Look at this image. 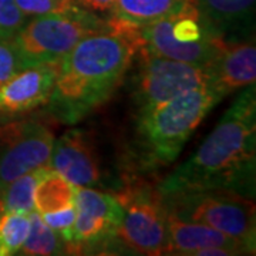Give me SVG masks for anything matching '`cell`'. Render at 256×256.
<instances>
[{
	"instance_id": "6da1fadb",
	"label": "cell",
	"mask_w": 256,
	"mask_h": 256,
	"mask_svg": "<svg viewBox=\"0 0 256 256\" xmlns=\"http://www.w3.org/2000/svg\"><path fill=\"white\" fill-rule=\"evenodd\" d=\"M256 87L242 92L186 161L158 185L162 196L191 191H230L255 200Z\"/></svg>"
},
{
	"instance_id": "7a4b0ae2",
	"label": "cell",
	"mask_w": 256,
	"mask_h": 256,
	"mask_svg": "<svg viewBox=\"0 0 256 256\" xmlns=\"http://www.w3.org/2000/svg\"><path fill=\"white\" fill-rule=\"evenodd\" d=\"M137 52L136 32L108 24L86 37L58 63L48 114L67 126L90 116L118 88Z\"/></svg>"
},
{
	"instance_id": "3957f363",
	"label": "cell",
	"mask_w": 256,
	"mask_h": 256,
	"mask_svg": "<svg viewBox=\"0 0 256 256\" xmlns=\"http://www.w3.org/2000/svg\"><path fill=\"white\" fill-rule=\"evenodd\" d=\"M220 101L222 98L210 87H202L137 116L141 164L148 168L172 164L192 132Z\"/></svg>"
},
{
	"instance_id": "277c9868",
	"label": "cell",
	"mask_w": 256,
	"mask_h": 256,
	"mask_svg": "<svg viewBox=\"0 0 256 256\" xmlns=\"http://www.w3.org/2000/svg\"><path fill=\"white\" fill-rule=\"evenodd\" d=\"M138 50L206 67L226 42L202 18L191 0L180 9L136 32Z\"/></svg>"
},
{
	"instance_id": "5b68a950",
	"label": "cell",
	"mask_w": 256,
	"mask_h": 256,
	"mask_svg": "<svg viewBox=\"0 0 256 256\" xmlns=\"http://www.w3.org/2000/svg\"><path fill=\"white\" fill-rule=\"evenodd\" d=\"M108 28L107 20L82 8L28 18L10 38L23 68L62 62L86 37Z\"/></svg>"
},
{
	"instance_id": "8992f818",
	"label": "cell",
	"mask_w": 256,
	"mask_h": 256,
	"mask_svg": "<svg viewBox=\"0 0 256 256\" xmlns=\"http://www.w3.org/2000/svg\"><path fill=\"white\" fill-rule=\"evenodd\" d=\"M162 196V195H161ZM172 215L198 222L245 244L252 254L256 249L255 202L230 191H191L162 196Z\"/></svg>"
},
{
	"instance_id": "52a82bcc",
	"label": "cell",
	"mask_w": 256,
	"mask_h": 256,
	"mask_svg": "<svg viewBox=\"0 0 256 256\" xmlns=\"http://www.w3.org/2000/svg\"><path fill=\"white\" fill-rule=\"evenodd\" d=\"M132 98L137 116L154 110L184 92L208 87L205 67L182 63L138 50Z\"/></svg>"
},
{
	"instance_id": "ba28073f",
	"label": "cell",
	"mask_w": 256,
	"mask_h": 256,
	"mask_svg": "<svg viewBox=\"0 0 256 256\" xmlns=\"http://www.w3.org/2000/svg\"><path fill=\"white\" fill-rule=\"evenodd\" d=\"M117 198L122 208L118 240L140 255H164L166 208L158 190L128 186Z\"/></svg>"
},
{
	"instance_id": "9c48e42d",
	"label": "cell",
	"mask_w": 256,
	"mask_h": 256,
	"mask_svg": "<svg viewBox=\"0 0 256 256\" xmlns=\"http://www.w3.org/2000/svg\"><path fill=\"white\" fill-rule=\"evenodd\" d=\"M74 206L73 254L106 249L118 240L122 208L117 195L77 186Z\"/></svg>"
},
{
	"instance_id": "30bf717a",
	"label": "cell",
	"mask_w": 256,
	"mask_h": 256,
	"mask_svg": "<svg viewBox=\"0 0 256 256\" xmlns=\"http://www.w3.org/2000/svg\"><path fill=\"white\" fill-rule=\"evenodd\" d=\"M54 134L34 120L12 124L0 131V190L22 175L47 166Z\"/></svg>"
},
{
	"instance_id": "8fae6325",
	"label": "cell",
	"mask_w": 256,
	"mask_h": 256,
	"mask_svg": "<svg viewBox=\"0 0 256 256\" xmlns=\"http://www.w3.org/2000/svg\"><path fill=\"white\" fill-rule=\"evenodd\" d=\"M250 249L238 239L198 222L184 220L166 210L164 255H249Z\"/></svg>"
},
{
	"instance_id": "7c38bea8",
	"label": "cell",
	"mask_w": 256,
	"mask_h": 256,
	"mask_svg": "<svg viewBox=\"0 0 256 256\" xmlns=\"http://www.w3.org/2000/svg\"><path fill=\"white\" fill-rule=\"evenodd\" d=\"M48 166L76 186L94 188L102 178L90 136L80 128H72L54 138Z\"/></svg>"
},
{
	"instance_id": "4fadbf2b",
	"label": "cell",
	"mask_w": 256,
	"mask_h": 256,
	"mask_svg": "<svg viewBox=\"0 0 256 256\" xmlns=\"http://www.w3.org/2000/svg\"><path fill=\"white\" fill-rule=\"evenodd\" d=\"M208 87L224 100L230 92L256 82V47L254 38L225 42L206 67Z\"/></svg>"
},
{
	"instance_id": "5bb4252c",
	"label": "cell",
	"mask_w": 256,
	"mask_h": 256,
	"mask_svg": "<svg viewBox=\"0 0 256 256\" xmlns=\"http://www.w3.org/2000/svg\"><path fill=\"white\" fill-rule=\"evenodd\" d=\"M58 63L30 66L4 82L0 87V116L28 112L47 104Z\"/></svg>"
},
{
	"instance_id": "9a60e30c",
	"label": "cell",
	"mask_w": 256,
	"mask_h": 256,
	"mask_svg": "<svg viewBox=\"0 0 256 256\" xmlns=\"http://www.w3.org/2000/svg\"><path fill=\"white\" fill-rule=\"evenodd\" d=\"M201 16L226 42L250 38L256 0H191Z\"/></svg>"
},
{
	"instance_id": "2e32d148",
	"label": "cell",
	"mask_w": 256,
	"mask_h": 256,
	"mask_svg": "<svg viewBox=\"0 0 256 256\" xmlns=\"http://www.w3.org/2000/svg\"><path fill=\"white\" fill-rule=\"evenodd\" d=\"M186 0H114L107 23L111 28L137 32L180 9Z\"/></svg>"
},
{
	"instance_id": "e0dca14e",
	"label": "cell",
	"mask_w": 256,
	"mask_h": 256,
	"mask_svg": "<svg viewBox=\"0 0 256 256\" xmlns=\"http://www.w3.org/2000/svg\"><path fill=\"white\" fill-rule=\"evenodd\" d=\"M76 192L77 186L74 184L48 166L34 191V210L47 214L73 206Z\"/></svg>"
},
{
	"instance_id": "ac0fdd59",
	"label": "cell",
	"mask_w": 256,
	"mask_h": 256,
	"mask_svg": "<svg viewBox=\"0 0 256 256\" xmlns=\"http://www.w3.org/2000/svg\"><path fill=\"white\" fill-rule=\"evenodd\" d=\"M47 166L37 168L32 172L22 175L0 190V214L22 212L30 214L34 210V191L40 178L47 171Z\"/></svg>"
},
{
	"instance_id": "d6986e66",
	"label": "cell",
	"mask_w": 256,
	"mask_h": 256,
	"mask_svg": "<svg viewBox=\"0 0 256 256\" xmlns=\"http://www.w3.org/2000/svg\"><path fill=\"white\" fill-rule=\"evenodd\" d=\"M30 216V229L23 246L20 249V255L38 256V255H63L67 254V246L46 222L42 220L40 214L33 210L28 214Z\"/></svg>"
},
{
	"instance_id": "ffe728a7",
	"label": "cell",
	"mask_w": 256,
	"mask_h": 256,
	"mask_svg": "<svg viewBox=\"0 0 256 256\" xmlns=\"http://www.w3.org/2000/svg\"><path fill=\"white\" fill-rule=\"evenodd\" d=\"M30 229L28 214H0V256L18 255L28 238Z\"/></svg>"
},
{
	"instance_id": "44dd1931",
	"label": "cell",
	"mask_w": 256,
	"mask_h": 256,
	"mask_svg": "<svg viewBox=\"0 0 256 256\" xmlns=\"http://www.w3.org/2000/svg\"><path fill=\"white\" fill-rule=\"evenodd\" d=\"M42 220L46 222L47 226L54 230L63 239L67 246V254H73L74 244V222H76V206H68L56 212L40 214Z\"/></svg>"
},
{
	"instance_id": "7402d4cb",
	"label": "cell",
	"mask_w": 256,
	"mask_h": 256,
	"mask_svg": "<svg viewBox=\"0 0 256 256\" xmlns=\"http://www.w3.org/2000/svg\"><path fill=\"white\" fill-rule=\"evenodd\" d=\"M22 13L28 18L64 13L78 8L74 0H14Z\"/></svg>"
},
{
	"instance_id": "603a6c76",
	"label": "cell",
	"mask_w": 256,
	"mask_h": 256,
	"mask_svg": "<svg viewBox=\"0 0 256 256\" xmlns=\"http://www.w3.org/2000/svg\"><path fill=\"white\" fill-rule=\"evenodd\" d=\"M28 18L18 9L14 0H0V38L10 40Z\"/></svg>"
},
{
	"instance_id": "cb8c5ba5",
	"label": "cell",
	"mask_w": 256,
	"mask_h": 256,
	"mask_svg": "<svg viewBox=\"0 0 256 256\" xmlns=\"http://www.w3.org/2000/svg\"><path fill=\"white\" fill-rule=\"evenodd\" d=\"M20 70H23V66L16 48L10 40L0 38V87Z\"/></svg>"
},
{
	"instance_id": "d4e9b609",
	"label": "cell",
	"mask_w": 256,
	"mask_h": 256,
	"mask_svg": "<svg viewBox=\"0 0 256 256\" xmlns=\"http://www.w3.org/2000/svg\"><path fill=\"white\" fill-rule=\"evenodd\" d=\"M74 2L78 8L88 10L98 16L102 13H108V10L114 3V0H74Z\"/></svg>"
}]
</instances>
